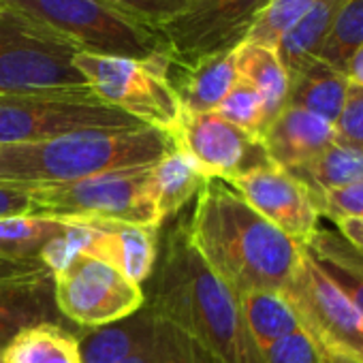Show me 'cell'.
I'll use <instances>...</instances> for the list:
<instances>
[{
	"mask_svg": "<svg viewBox=\"0 0 363 363\" xmlns=\"http://www.w3.org/2000/svg\"><path fill=\"white\" fill-rule=\"evenodd\" d=\"M7 7V0H0V9H5Z\"/></svg>",
	"mask_w": 363,
	"mask_h": 363,
	"instance_id": "f35d334b",
	"label": "cell"
},
{
	"mask_svg": "<svg viewBox=\"0 0 363 363\" xmlns=\"http://www.w3.org/2000/svg\"><path fill=\"white\" fill-rule=\"evenodd\" d=\"M261 143L274 167L284 171L299 169L320 156L335 143V128L331 122L286 105L265 128Z\"/></svg>",
	"mask_w": 363,
	"mask_h": 363,
	"instance_id": "5bb4252c",
	"label": "cell"
},
{
	"mask_svg": "<svg viewBox=\"0 0 363 363\" xmlns=\"http://www.w3.org/2000/svg\"><path fill=\"white\" fill-rule=\"evenodd\" d=\"M77 45L7 3L0 9V94L88 86Z\"/></svg>",
	"mask_w": 363,
	"mask_h": 363,
	"instance_id": "5b68a950",
	"label": "cell"
},
{
	"mask_svg": "<svg viewBox=\"0 0 363 363\" xmlns=\"http://www.w3.org/2000/svg\"><path fill=\"white\" fill-rule=\"evenodd\" d=\"M7 3L96 56L150 60L162 54L156 28L143 26L103 0H7Z\"/></svg>",
	"mask_w": 363,
	"mask_h": 363,
	"instance_id": "8992f818",
	"label": "cell"
},
{
	"mask_svg": "<svg viewBox=\"0 0 363 363\" xmlns=\"http://www.w3.org/2000/svg\"><path fill=\"white\" fill-rule=\"evenodd\" d=\"M348 86L350 84L342 71L323 60H314L301 73L291 77L286 105L306 109L335 124L342 113Z\"/></svg>",
	"mask_w": 363,
	"mask_h": 363,
	"instance_id": "7402d4cb",
	"label": "cell"
},
{
	"mask_svg": "<svg viewBox=\"0 0 363 363\" xmlns=\"http://www.w3.org/2000/svg\"><path fill=\"white\" fill-rule=\"evenodd\" d=\"M301 248L363 314V252L337 231L323 227H318Z\"/></svg>",
	"mask_w": 363,
	"mask_h": 363,
	"instance_id": "ac0fdd59",
	"label": "cell"
},
{
	"mask_svg": "<svg viewBox=\"0 0 363 363\" xmlns=\"http://www.w3.org/2000/svg\"><path fill=\"white\" fill-rule=\"evenodd\" d=\"M147 308L220 363H263L242 318L240 297L195 250L186 223L167 235Z\"/></svg>",
	"mask_w": 363,
	"mask_h": 363,
	"instance_id": "7a4b0ae2",
	"label": "cell"
},
{
	"mask_svg": "<svg viewBox=\"0 0 363 363\" xmlns=\"http://www.w3.org/2000/svg\"><path fill=\"white\" fill-rule=\"evenodd\" d=\"M171 147L169 133L152 126L82 130L35 143L0 145V182L28 191L62 186L101 173L152 167Z\"/></svg>",
	"mask_w": 363,
	"mask_h": 363,
	"instance_id": "3957f363",
	"label": "cell"
},
{
	"mask_svg": "<svg viewBox=\"0 0 363 363\" xmlns=\"http://www.w3.org/2000/svg\"><path fill=\"white\" fill-rule=\"evenodd\" d=\"M240 310L246 329L261 352L274 342L301 329L293 306L280 291H255L240 295Z\"/></svg>",
	"mask_w": 363,
	"mask_h": 363,
	"instance_id": "d4e9b609",
	"label": "cell"
},
{
	"mask_svg": "<svg viewBox=\"0 0 363 363\" xmlns=\"http://www.w3.org/2000/svg\"><path fill=\"white\" fill-rule=\"evenodd\" d=\"M269 0H191L189 7L162 24L158 37L164 58L182 69L238 50L246 43Z\"/></svg>",
	"mask_w": 363,
	"mask_h": 363,
	"instance_id": "30bf717a",
	"label": "cell"
},
{
	"mask_svg": "<svg viewBox=\"0 0 363 363\" xmlns=\"http://www.w3.org/2000/svg\"><path fill=\"white\" fill-rule=\"evenodd\" d=\"M316 3L318 0H269V5L259 16L246 41L276 50L282 35L295 22H299Z\"/></svg>",
	"mask_w": 363,
	"mask_h": 363,
	"instance_id": "f546056e",
	"label": "cell"
},
{
	"mask_svg": "<svg viewBox=\"0 0 363 363\" xmlns=\"http://www.w3.org/2000/svg\"><path fill=\"white\" fill-rule=\"evenodd\" d=\"M227 184L265 220L278 227L297 244H303L318 229L316 203L293 173L280 167H263L227 179Z\"/></svg>",
	"mask_w": 363,
	"mask_h": 363,
	"instance_id": "4fadbf2b",
	"label": "cell"
},
{
	"mask_svg": "<svg viewBox=\"0 0 363 363\" xmlns=\"http://www.w3.org/2000/svg\"><path fill=\"white\" fill-rule=\"evenodd\" d=\"M139 126L143 124L107 105L90 86L0 94V145Z\"/></svg>",
	"mask_w": 363,
	"mask_h": 363,
	"instance_id": "277c9868",
	"label": "cell"
},
{
	"mask_svg": "<svg viewBox=\"0 0 363 363\" xmlns=\"http://www.w3.org/2000/svg\"><path fill=\"white\" fill-rule=\"evenodd\" d=\"M261 357L263 363H335L303 329L274 342Z\"/></svg>",
	"mask_w": 363,
	"mask_h": 363,
	"instance_id": "4dcf8cb0",
	"label": "cell"
},
{
	"mask_svg": "<svg viewBox=\"0 0 363 363\" xmlns=\"http://www.w3.org/2000/svg\"><path fill=\"white\" fill-rule=\"evenodd\" d=\"M103 3L143 26L160 28L184 11L191 0H103Z\"/></svg>",
	"mask_w": 363,
	"mask_h": 363,
	"instance_id": "1f68e13d",
	"label": "cell"
},
{
	"mask_svg": "<svg viewBox=\"0 0 363 363\" xmlns=\"http://www.w3.org/2000/svg\"><path fill=\"white\" fill-rule=\"evenodd\" d=\"M303 182L312 199L327 191H337L363 179V147L333 143L312 162L289 171Z\"/></svg>",
	"mask_w": 363,
	"mask_h": 363,
	"instance_id": "4316f807",
	"label": "cell"
},
{
	"mask_svg": "<svg viewBox=\"0 0 363 363\" xmlns=\"http://www.w3.org/2000/svg\"><path fill=\"white\" fill-rule=\"evenodd\" d=\"M318 216L337 223L342 218H363V179L350 186L327 191L314 199Z\"/></svg>",
	"mask_w": 363,
	"mask_h": 363,
	"instance_id": "d6a6232c",
	"label": "cell"
},
{
	"mask_svg": "<svg viewBox=\"0 0 363 363\" xmlns=\"http://www.w3.org/2000/svg\"><path fill=\"white\" fill-rule=\"evenodd\" d=\"M186 231L208 267L238 297L282 291L303 252L223 179H210L199 193Z\"/></svg>",
	"mask_w": 363,
	"mask_h": 363,
	"instance_id": "6da1fadb",
	"label": "cell"
},
{
	"mask_svg": "<svg viewBox=\"0 0 363 363\" xmlns=\"http://www.w3.org/2000/svg\"><path fill=\"white\" fill-rule=\"evenodd\" d=\"M340 235H344L354 248L363 252V218H342L335 223Z\"/></svg>",
	"mask_w": 363,
	"mask_h": 363,
	"instance_id": "8d00e7d4",
	"label": "cell"
},
{
	"mask_svg": "<svg viewBox=\"0 0 363 363\" xmlns=\"http://www.w3.org/2000/svg\"><path fill=\"white\" fill-rule=\"evenodd\" d=\"M54 301L69 323L82 329H99L141 310L145 293L111 265L79 257L54 274Z\"/></svg>",
	"mask_w": 363,
	"mask_h": 363,
	"instance_id": "8fae6325",
	"label": "cell"
},
{
	"mask_svg": "<svg viewBox=\"0 0 363 363\" xmlns=\"http://www.w3.org/2000/svg\"><path fill=\"white\" fill-rule=\"evenodd\" d=\"M152 167L111 171L62 186L35 189L30 191L33 214L113 220L158 229L160 223L154 206Z\"/></svg>",
	"mask_w": 363,
	"mask_h": 363,
	"instance_id": "ba28073f",
	"label": "cell"
},
{
	"mask_svg": "<svg viewBox=\"0 0 363 363\" xmlns=\"http://www.w3.org/2000/svg\"><path fill=\"white\" fill-rule=\"evenodd\" d=\"M235 65H238V79L252 86L263 99L267 126H269V122L286 107L289 88H291L289 73L284 71L276 50L246 41L238 48Z\"/></svg>",
	"mask_w": 363,
	"mask_h": 363,
	"instance_id": "cb8c5ba5",
	"label": "cell"
},
{
	"mask_svg": "<svg viewBox=\"0 0 363 363\" xmlns=\"http://www.w3.org/2000/svg\"><path fill=\"white\" fill-rule=\"evenodd\" d=\"M39 269H48V267L43 263H18V261H9L5 257H0V280L33 274V272H39Z\"/></svg>",
	"mask_w": 363,
	"mask_h": 363,
	"instance_id": "74e56055",
	"label": "cell"
},
{
	"mask_svg": "<svg viewBox=\"0 0 363 363\" xmlns=\"http://www.w3.org/2000/svg\"><path fill=\"white\" fill-rule=\"evenodd\" d=\"M154 329L156 316L147 306L118 323L84 329V333H77L82 363H120L141 350L152 340Z\"/></svg>",
	"mask_w": 363,
	"mask_h": 363,
	"instance_id": "d6986e66",
	"label": "cell"
},
{
	"mask_svg": "<svg viewBox=\"0 0 363 363\" xmlns=\"http://www.w3.org/2000/svg\"><path fill=\"white\" fill-rule=\"evenodd\" d=\"M210 177L197 167V162L177 147H171L152 167V189L158 223L177 214L191 199L199 197Z\"/></svg>",
	"mask_w": 363,
	"mask_h": 363,
	"instance_id": "ffe728a7",
	"label": "cell"
},
{
	"mask_svg": "<svg viewBox=\"0 0 363 363\" xmlns=\"http://www.w3.org/2000/svg\"><path fill=\"white\" fill-rule=\"evenodd\" d=\"M169 137L173 147L189 154L210 179L227 182L272 164L261 139L250 137L216 111L191 113L182 109Z\"/></svg>",
	"mask_w": 363,
	"mask_h": 363,
	"instance_id": "7c38bea8",
	"label": "cell"
},
{
	"mask_svg": "<svg viewBox=\"0 0 363 363\" xmlns=\"http://www.w3.org/2000/svg\"><path fill=\"white\" fill-rule=\"evenodd\" d=\"M238 50L225 52L182 69L169 62V82L179 99V105L191 113L216 111L223 99L238 82Z\"/></svg>",
	"mask_w": 363,
	"mask_h": 363,
	"instance_id": "e0dca14e",
	"label": "cell"
},
{
	"mask_svg": "<svg viewBox=\"0 0 363 363\" xmlns=\"http://www.w3.org/2000/svg\"><path fill=\"white\" fill-rule=\"evenodd\" d=\"M0 354H3V348H0Z\"/></svg>",
	"mask_w": 363,
	"mask_h": 363,
	"instance_id": "ab89813d",
	"label": "cell"
},
{
	"mask_svg": "<svg viewBox=\"0 0 363 363\" xmlns=\"http://www.w3.org/2000/svg\"><path fill=\"white\" fill-rule=\"evenodd\" d=\"M280 293L301 329L335 363H363V314L306 252Z\"/></svg>",
	"mask_w": 363,
	"mask_h": 363,
	"instance_id": "9c48e42d",
	"label": "cell"
},
{
	"mask_svg": "<svg viewBox=\"0 0 363 363\" xmlns=\"http://www.w3.org/2000/svg\"><path fill=\"white\" fill-rule=\"evenodd\" d=\"M92 92L143 126L169 133L179 113V99L169 82V60L96 56L79 52L73 60Z\"/></svg>",
	"mask_w": 363,
	"mask_h": 363,
	"instance_id": "52a82bcc",
	"label": "cell"
},
{
	"mask_svg": "<svg viewBox=\"0 0 363 363\" xmlns=\"http://www.w3.org/2000/svg\"><path fill=\"white\" fill-rule=\"evenodd\" d=\"M3 363H82L77 333L62 323H39L13 335L0 354Z\"/></svg>",
	"mask_w": 363,
	"mask_h": 363,
	"instance_id": "603a6c76",
	"label": "cell"
},
{
	"mask_svg": "<svg viewBox=\"0 0 363 363\" xmlns=\"http://www.w3.org/2000/svg\"><path fill=\"white\" fill-rule=\"evenodd\" d=\"M344 5L346 0H318L299 22L282 35L276 45V54L289 73V79L318 60V52Z\"/></svg>",
	"mask_w": 363,
	"mask_h": 363,
	"instance_id": "44dd1931",
	"label": "cell"
},
{
	"mask_svg": "<svg viewBox=\"0 0 363 363\" xmlns=\"http://www.w3.org/2000/svg\"><path fill=\"white\" fill-rule=\"evenodd\" d=\"M39 323H60L52 272L39 269L0 280V348L22 329Z\"/></svg>",
	"mask_w": 363,
	"mask_h": 363,
	"instance_id": "2e32d148",
	"label": "cell"
},
{
	"mask_svg": "<svg viewBox=\"0 0 363 363\" xmlns=\"http://www.w3.org/2000/svg\"><path fill=\"white\" fill-rule=\"evenodd\" d=\"M361 45H363V0H346V5L337 13L331 33L327 35L318 52V60L340 71L346 58Z\"/></svg>",
	"mask_w": 363,
	"mask_h": 363,
	"instance_id": "83f0119b",
	"label": "cell"
},
{
	"mask_svg": "<svg viewBox=\"0 0 363 363\" xmlns=\"http://www.w3.org/2000/svg\"><path fill=\"white\" fill-rule=\"evenodd\" d=\"M69 220L45 214L0 218V257L18 263H41V250L67 229Z\"/></svg>",
	"mask_w": 363,
	"mask_h": 363,
	"instance_id": "484cf974",
	"label": "cell"
},
{
	"mask_svg": "<svg viewBox=\"0 0 363 363\" xmlns=\"http://www.w3.org/2000/svg\"><path fill=\"white\" fill-rule=\"evenodd\" d=\"M0 363H3V361H0Z\"/></svg>",
	"mask_w": 363,
	"mask_h": 363,
	"instance_id": "60d3db41",
	"label": "cell"
},
{
	"mask_svg": "<svg viewBox=\"0 0 363 363\" xmlns=\"http://www.w3.org/2000/svg\"><path fill=\"white\" fill-rule=\"evenodd\" d=\"M333 128H335V143L363 147V88L361 86H348L342 113L333 124Z\"/></svg>",
	"mask_w": 363,
	"mask_h": 363,
	"instance_id": "836d02e7",
	"label": "cell"
},
{
	"mask_svg": "<svg viewBox=\"0 0 363 363\" xmlns=\"http://www.w3.org/2000/svg\"><path fill=\"white\" fill-rule=\"evenodd\" d=\"M33 214V197L28 189L0 182V218Z\"/></svg>",
	"mask_w": 363,
	"mask_h": 363,
	"instance_id": "e575fe53",
	"label": "cell"
},
{
	"mask_svg": "<svg viewBox=\"0 0 363 363\" xmlns=\"http://www.w3.org/2000/svg\"><path fill=\"white\" fill-rule=\"evenodd\" d=\"M340 71L344 73V77L348 79L350 86H361V88H363V45L357 48V50L346 58V62L342 65Z\"/></svg>",
	"mask_w": 363,
	"mask_h": 363,
	"instance_id": "d590c367",
	"label": "cell"
},
{
	"mask_svg": "<svg viewBox=\"0 0 363 363\" xmlns=\"http://www.w3.org/2000/svg\"><path fill=\"white\" fill-rule=\"evenodd\" d=\"M92 244L88 257L99 259L135 284L150 280L156 265V227L113 223V220H90Z\"/></svg>",
	"mask_w": 363,
	"mask_h": 363,
	"instance_id": "9a60e30c",
	"label": "cell"
},
{
	"mask_svg": "<svg viewBox=\"0 0 363 363\" xmlns=\"http://www.w3.org/2000/svg\"><path fill=\"white\" fill-rule=\"evenodd\" d=\"M216 113L255 139H261L267 128V113H265L263 99L252 86H248L242 79H238L231 92L223 99Z\"/></svg>",
	"mask_w": 363,
	"mask_h": 363,
	"instance_id": "f1b7e54d",
	"label": "cell"
}]
</instances>
